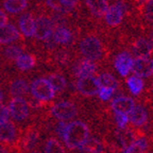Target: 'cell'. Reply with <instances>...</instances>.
<instances>
[{"label": "cell", "mask_w": 153, "mask_h": 153, "mask_svg": "<svg viewBox=\"0 0 153 153\" xmlns=\"http://www.w3.org/2000/svg\"><path fill=\"white\" fill-rule=\"evenodd\" d=\"M32 12L35 14V30L30 44L35 52L51 37L54 31V26L48 12L39 2L36 3L35 9L32 10Z\"/></svg>", "instance_id": "cell-1"}, {"label": "cell", "mask_w": 153, "mask_h": 153, "mask_svg": "<svg viewBox=\"0 0 153 153\" xmlns=\"http://www.w3.org/2000/svg\"><path fill=\"white\" fill-rule=\"evenodd\" d=\"M89 138V127L85 122L76 120L67 124L64 141L69 150L79 149Z\"/></svg>", "instance_id": "cell-2"}, {"label": "cell", "mask_w": 153, "mask_h": 153, "mask_svg": "<svg viewBox=\"0 0 153 153\" xmlns=\"http://www.w3.org/2000/svg\"><path fill=\"white\" fill-rule=\"evenodd\" d=\"M79 51L83 59L93 61H100L104 55V48L100 38L93 34L83 36L79 42Z\"/></svg>", "instance_id": "cell-3"}, {"label": "cell", "mask_w": 153, "mask_h": 153, "mask_svg": "<svg viewBox=\"0 0 153 153\" xmlns=\"http://www.w3.org/2000/svg\"><path fill=\"white\" fill-rule=\"evenodd\" d=\"M41 141V130L36 126H29L24 131L17 143V152H32L39 146Z\"/></svg>", "instance_id": "cell-4"}, {"label": "cell", "mask_w": 153, "mask_h": 153, "mask_svg": "<svg viewBox=\"0 0 153 153\" xmlns=\"http://www.w3.org/2000/svg\"><path fill=\"white\" fill-rule=\"evenodd\" d=\"M32 98L42 102H50L55 98V91L46 78H36L31 83Z\"/></svg>", "instance_id": "cell-5"}, {"label": "cell", "mask_w": 153, "mask_h": 153, "mask_svg": "<svg viewBox=\"0 0 153 153\" xmlns=\"http://www.w3.org/2000/svg\"><path fill=\"white\" fill-rule=\"evenodd\" d=\"M22 135V131L11 120L0 122V143L11 147L17 151V143Z\"/></svg>", "instance_id": "cell-6"}, {"label": "cell", "mask_w": 153, "mask_h": 153, "mask_svg": "<svg viewBox=\"0 0 153 153\" xmlns=\"http://www.w3.org/2000/svg\"><path fill=\"white\" fill-rule=\"evenodd\" d=\"M49 113L52 117H54L59 121H65V120H69L76 117L79 113V108L74 102L61 101V102L53 104L49 110Z\"/></svg>", "instance_id": "cell-7"}, {"label": "cell", "mask_w": 153, "mask_h": 153, "mask_svg": "<svg viewBox=\"0 0 153 153\" xmlns=\"http://www.w3.org/2000/svg\"><path fill=\"white\" fill-rule=\"evenodd\" d=\"M7 108L10 110V114L12 118L17 122L26 121L30 117V106L25 98L16 97V98H11Z\"/></svg>", "instance_id": "cell-8"}, {"label": "cell", "mask_w": 153, "mask_h": 153, "mask_svg": "<svg viewBox=\"0 0 153 153\" xmlns=\"http://www.w3.org/2000/svg\"><path fill=\"white\" fill-rule=\"evenodd\" d=\"M17 25L22 37L31 41L35 30V14L32 11L22 13L17 18Z\"/></svg>", "instance_id": "cell-9"}, {"label": "cell", "mask_w": 153, "mask_h": 153, "mask_svg": "<svg viewBox=\"0 0 153 153\" xmlns=\"http://www.w3.org/2000/svg\"><path fill=\"white\" fill-rule=\"evenodd\" d=\"M76 89L80 94L87 97L96 96L99 91V84L97 81V78L94 76H86L82 78H78L74 83Z\"/></svg>", "instance_id": "cell-10"}, {"label": "cell", "mask_w": 153, "mask_h": 153, "mask_svg": "<svg viewBox=\"0 0 153 153\" xmlns=\"http://www.w3.org/2000/svg\"><path fill=\"white\" fill-rule=\"evenodd\" d=\"M131 71L138 78H149L153 76V59L135 57L132 62Z\"/></svg>", "instance_id": "cell-11"}, {"label": "cell", "mask_w": 153, "mask_h": 153, "mask_svg": "<svg viewBox=\"0 0 153 153\" xmlns=\"http://www.w3.org/2000/svg\"><path fill=\"white\" fill-rule=\"evenodd\" d=\"M149 119H150V116H149L148 108L146 105L141 103L134 106L129 116L131 128H135V129H143V127H146L149 122Z\"/></svg>", "instance_id": "cell-12"}, {"label": "cell", "mask_w": 153, "mask_h": 153, "mask_svg": "<svg viewBox=\"0 0 153 153\" xmlns=\"http://www.w3.org/2000/svg\"><path fill=\"white\" fill-rule=\"evenodd\" d=\"M126 11H127V5L122 1H117L116 3L108 7V11L104 15L105 22L111 27L119 26L123 19Z\"/></svg>", "instance_id": "cell-13"}, {"label": "cell", "mask_w": 153, "mask_h": 153, "mask_svg": "<svg viewBox=\"0 0 153 153\" xmlns=\"http://www.w3.org/2000/svg\"><path fill=\"white\" fill-rule=\"evenodd\" d=\"M28 48V45L26 43H18V44H11V45L5 46L0 52V61L2 60V63H7V65L15 63L16 60L20 55H22Z\"/></svg>", "instance_id": "cell-14"}, {"label": "cell", "mask_w": 153, "mask_h": 153, "mask_svg": "<svg viewBox=\"0 0 153 153\" xmlns=\"http://www.w3.org/2000/svg\"><path fill=\"white\" fill-rule=\"evenodd\" d=\"M19 41L25 42L19 30L14 26V24H5L0 27V44L1 45H11Z\"/></svg>", "instance_id": "cell-15"}, {"label": "cell", "mask_w": 153, "mask_h": 153, "mask_svg": "<svg viewBox=\"0 0 153 153\" xmlns=\"http://www.w3.org/2000/svg\"><path fill=\"white\" fill-rule=\"evenodd\" d=\"M97 69H98L97 63L86 60V59H81L72 65V72H74V76L76 78L93 76L94 74H96Z\"/></svg>", "instance_id": "cell-16"}, {"label": "cell", "mask_w": 153, "mask_h": 153, "mask_svg": "<svg viewBox=\"0 0 153 153\" xmlns=\"http://www.w3.org/2000/svg\"><path fill=\"white\" fill-rule=\"evenodd\" d=\"M9 96L12 98H25L29 95V82L25 78H14L7 83Z\"/></svg>", "instance_id": "cell-17"}, {"label": "cell", "mask_w": 153, "mask_h": 153, "mask_svg": "<svg viewBox=\"0 0 153 153\" xmlns=\"http://www.w3.org/2000/svg\"><path fill=\"white\" fill-rule=\"evenodd\" d=\"M133 57L129 51H121L114 60V66L121 76H127L131 71Z\"/></svg>", "instance_id": "cell-18"}, {"label": "cell", "mask_w": 153, "mask_h": 153, "mask_svg": "<svg viewBox=\"0 0 153 153\" xmlns=\"http://www.w3.org/2000/svg\"><path fill=\"white\" fill-rule=\"evenodd\" d=\"M135 106V101L133 98L127 96H118L111 103V108L114 113L129 115Z\"/></svg>", "instance_id": "cell-19"}, {"label": "cell", "mask_w": 153, "mask_h": 153, "mask_svg": "<svg viewBox=\"0 0 153 153\" xmlns=\"http://www.w3.org/2000/svg\"><path fill=\"white\" fill-rule=\"evenodd\" d=\"M115 138L117 139L122 150L127 149L136 139V130L134 128H122L115 130Z\"/></svg>", "instance_id": "cell-20"}, {"label": "cell", "mask_w": 153, "mask_h": 153, "mask_svg": "<svg viewBox=\"0 0 153 153\" xmlns=\"http://www.w3.org/2000/svg\"><path fill=\"white\" fill-rule=\"evenodd\" d=\"M4 12L10 15H18L25 12L30 5V0H0Z\"/></svg>", "instance_id": "cell-21"}, {"label": "cell", "mask_w": 153, "mask_h": 153, "mask_svg": "<svg viewBox=\"0 0 153 153\" xmlns=\"http://www.w3.org/2000/svg\"><path fill=\"white\" fill-rule=\"evenodd\" d=\"M52 41L56 46L67 47L74 42V33L69 28H54L52 33Z\"/></svg>", "instance_id": "cell-22"}, {"label": "cell", "mask_w": 153, "mask_h": 153, "mask_svg": "<svg viewBox=\"0 0 153 153\" xmlns=\"http://www.w3.org/2000/svg\"><path fill=\"white\" fill-rule=\"evenodd\" d=\"M15 65H16V68L19 71L28 72L37 66V56L33 52L24 53L16 60Z\"/></svg>", "instance_id": "cell-23"}, {"label": "cell", "mask_w": 153, "mask_h": 153, "mask_svg": "<svg viewBox=\"0 0 153 153\" xmlns=\"http://www.w3.org/2000/svg\"><path fill=\"white\" fill-rule=\"evenodd\" d=\"M132 53L135 57H149L152 53L150 42L143 37L137 38L132 45Z\"/></svg>", "instance_id": "cell-24"}, {"label": "cell", "mask_w": 153, "mask_h": 153, "mask_svg": "<svg viewBox=\"0 0 153 153\" xmlns=\"http://www.w3.org/2000/svg\"><path fill=\"white\" fill-rule=\"evenodd\" d=\"M105 145L102 140L97 137H89L79 148L80 153H102Z\"/></svg>", "instance_id": "cell-25"}, {"label": "cell", "mask_w": 153, "mask_h": 153, "mask_svg": "<svg viewBox=\"0 0 153 153\" xmlns=\"http://www.w3.org/2000/svg\"><path fill=\"white\" fill-rule=\"evenodd\" d=\"M86 7L95 17H102L108 9V0H85Z\"/></svg>", "instance_id": "cell-26"}, {"label": "cell", "mask_w": 153, "mask_h": 153, "mask_svg": "<svg viewBox=\"0 0 153 153\" xmlns=\"http://www.w3.org/2000/svg\"><path fill=\"white\" fill-rule=\"evenodd\" d=\"M47 80L49 81V83L51 84V86L53 87V89L55 91V93H62L66 89L67 87V81L66 78L63 76L62 74L59 72H50L48 74Z\"/></svg>", "instance_id": "cell-27"}, {"label": "cell", "mask_w": 153, "mask_h": 153, "mask_svg": "<svg viewBox=\"0 0 153 153\" xmlns=\"http://www.w3.org/2000/svg\"><path fill=\"white\" fill-rule=\"evenodd\" d=\"M97 81H98L99 87L112 88L115 91H116V89L119 88V83L116 80V78L108 72H103V74H99V76L97 78Z\"/></svg>", "instance_id": "cell-28"}, {"label": "cell", "mask_w": 153, "mask_h": 153, "mask_svg": "<svg viewBox=\"0 0 153 153\" xmlns=\"http://www.w3.org/2000/svg\"><path fill=\"white\" fill-rule=\"evenodd\" d=\"M44 152L45 153H66L64 146L61 141L55 137L48 138L44 146Z\"/></svg>", "instance_id": "cell-29"}, {"label": "cell", "mask_w": 153, "mask_h": 153, "mask_svg": "<svg viewBox=\"0 0 153 153\" xmlns=\"http://www.w3.org/2000/svg\"><path fill=\"white\" fill-rule=\"evenodd\" d=\"M127 84H128V87H129L130 91L135 96L139 95V94L143 91V86H145V83H143V80L136 76H130L129 79L127 80Z\"/></svg>", "instance_id": "cell-30"}, {"label": "cell", "mask_w": 153, "mask_h": 153, "mask_svg": "<svg viewBox=\"0 0 153 153\" xmlns=\"http://www.w3.org/2000/svg\"><path fill=\"white\" fill-rule=\"evenodd\" d=\"M143 14L147 22L153 25V0H148L143 3Z\"/></svg>", "instance_id": "cell-31"}, {"label": "cell", "mask_w": 153, "mask_h": 153, "mask_svg": "<svg viewBox=\"0 0 153 153\" xmlns=\"http://www.w3.org/2000/svg\"><path fill=\"white\" fill-rule=\"evenodd\" d=\"M115 121H116L119 129L127 128V124L129 123V116L127 114H118V113H115Z\"/></svg>", "instance_id": "cell-32"}, {"label": "cell", "mask_w": 153, "mask_h": 153, "mask_svg": "<svg viewBox=\"0 0 153 153\" xmlns=\"http://www.w3.org/2000/svg\"><path fill=\"white\" fill-rule=\"evenodd\" d=\"M115 91H113L112 88H106V87H100L98 91L99 98L102 101H108L113 97Z\"/></svg>", "instance_id": "cell-33"}, {"label": "cell", "mask_w": 153, "mask_h": 153, "mask_svg": "<svg viewBox=\"0 0 153 153\" xmlns=\"http://www.w3.org/2000/svg\"><path fill=\"white\" fill-rule=\"evenodd\" d=\"M66 128H67V123L65 121H59L55 124L54 128V132L57 136L60 138H64L65 132H66Z\"/></svg>", "instance_id": "cell-34"}, {"label": "cell", "mask_w": 153, "mask_h": 153, "mask_svg": "<svg viewBox=\"0 0 153 153\" xmlns=\"http://www.w3.org/2000/svg\"><path fill=\"white\" fill-rule=\"evenodd\" d=\"M10 116H11V114H10V110L7 108V105L2 104L0 106V122L10 120Z\"/></svg>", "instance_id": "cell-35"}, {"label": "cell", "mask_w": 153, "mask_h": 153, "mask_svg": "<svg viewBox=\"0 0 153 153\" xmlns=\"http://www.w3.org/2000/svg\"><path fill=\"white\" fill-rule=\"evenodd\" d=\"M122 153H143L141 149L139 148V146L136 143V141H134L131 146H129L127 149L122 150Z\"/></svg>", "instance_id": "cell-36"}, {"label": "cell", "mask_w": 153, "mask_h": 153, "mask_svg": "<svg viewBox=\"0 0 153 153\" xmlns=\"http://www.w3.org/2000/svg\"><path fill=\"white\" fill-rule=\"evenodd\" d=\"M7 22H9V16H7V14L3 10L0 9V27L7 24Z\"/></svg>", "instance_id": "cell-37"}, {"label": "cell", "mask_w": 153, "mask_h": 153, "mask_svg": "<svg viewBox=\"0 0 153 153\" xmlns=\"http://www.w3.org/2000/svg\"><path fill=\"white\" fill-rule=\"evenodd\" d=\"M63 2L66 3L68 5H71V7H76V4L79 3L80 0H62Z\"/></svg>", "instance_id": "cell-38"}, {"label": "cell", "mask_w": 153, "mask_h": 153, "mask_svg": "<svg viewBox=\"0 0 153 153\" xmlns=\"http://www.w3.org/2000/svg\"><path fill=\"white\" fill-rule=\"evenodd\" d=\"M3 98H4V97H3V91L0 89V106H1L3 103Z\"/></svg>", "instance_id": "cell-39"}, {"label": "cell", "mask_w": 153, "mask_h": 153, "mask_svg": "<svg viewBox=\"0 0 153 153\" xmlns=\"http://www.w3.org/2000/svg\"><path fill=\"white\" fill-rule=\"evenodd\" d=\"M134 1H135L136 3H139V4H143V3L147 2L148 0H134Z\"/></svg>", "instance_id": "cell-40"}, {"label": "cell", "mask_w": 153, "mask_h": 153, "mask_svg": "<svg viewBox=\"0 0 153 153\" xmlns=\"http://www.w3.org/2000/svg\"><path fill=\"white\" fill-rule=\"evenodd\" d=\"M150 45H151V48H152V50H153V33L151 34V36H150Z\"/></svg>", "instance_id": "cell-41"}, {"label": "cell", "mask_w": 153, "mask_h": 153, "mask_svg": "<svg viewBox=\"0 0 153 153\" xmlns=\"http://www.w3.org/2000/svg\"><path fill=\"white\" fill-rule=\"evenodd\" d=\"M30 153H42L41 151H38V150H35V151H32V152H30Z\"/></svg>", "instance_id": "cell-42"}]
</instances>
